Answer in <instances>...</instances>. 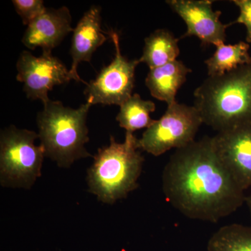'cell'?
Returning a JSON list of instances; mask_svg holds the SVG:
<instances>
[{"label": "cell", "instance_id": "20", "mask_svg": "<svg viewBox=\"0 0 251 251\" xmlns=\"http://www.w3.org/2000/svg\"><path fill=\"white\" fill-rule=\"evenodd\" d=\"M245 202H247L248 207H249L251 218V193L249 196H247V197H246Z\"/></svg>", "mask_w": 251, "mask_h": 251}, {"label": "cell", "instance_id": "15", "mask_svg": "<svg viewBox=\"0 0 251 251\" xmlns=\"http://www.w3.org/2000/svg\"><path fill=\"white\" fill-rule=\"evenodd\" d=\"M249 49L250 45L244 41H239L233 45L221 43L216 46L214 54L204 61L208 76L224 75L251 62Z\"/></svg>", "mask_w": 251, "mask_h": 251}, {"label": "cell", "instance_id": "9", "mask_svg": "<svg viewBox=\"0 0 251 251\" xmlns=\"http://www.w3.org/2000/svg\"><path fill=\"white\" fill-rule=\"evenodd\" d=\"M218 157L244 191L251 188V121L211 137Z\"/></svg>", "mask_w": 251, "mask_h": 251}, {"label": "cell", "instance_id": "11", "mask_svg": "<svg viewBox=\"0 0 251 251\" xmlns=\"http://www.w3.org/2000/svg\"><path fill=\"white\" fill-rule=\"evenodd\" d=\"M72 15L67 6L59 9L46 8L45 11L27 26L22 42L27 49L41 48L43 52L52 50L62 43L72 27Z\"/></svg>", "mask_w": 251, "mask_h": 251}, {"label": "cell", "instance_id": "18", "mask_svg": "<svg viewBox=\"0 0 251 251\" xmlns=\"http://www.w3.org/2000/svg\"><path fill=\"white\" fill-rule=\"evenodd\" d=\"M15 9L25 25H29L45 11L42 0H13Z\"/></svg>", "mask_w": 251, "mask_h": 251}, {"label": "cell", "instance_id": "12", "mask_svg": "<svg viewBox=\"0 0 251 251\" xmlns=\"http://www.w3.org/2000/svg\"><path fill=\"white\" fill-rule=\"evenodd\" d=\"M101 8L93 6L83 15L74 29L70 54L73 62L70 74L73 80H82L77 74V67L82 62H90L92 55L108 38L101 29Z\"/></svg>", "mask_w": 251, "mask_h": 251}, {"label": "cell", "instance_id": "2", "mask_svg": "<svg viewBox=\"0 0 251 251\" xmlns=\"http://www.w3.org/2000/svg\"><path fill=\"white\" fill-rule=\"evenodd\" d=\"M193 95L203 124L218 133L251 121V62L208 76Z\"/></svg>", "mask_w": 251, "mask_h": 251}, {"label": "cell", "instance_id": "17", "mask_svg": "<svg viewBox=\"0 0 251 251\" xmlns=\"http://www.w3.org/2000/svg\"><path fill=\"white\" fill-rule=\"evenodd\" d=\"M207 251H251V226L230 224L218 229L207 244Z\"/></svg>", "mask_w": 251, "mask_h": 251}, {"label": "cell", "instance_id": "14", "mask_svg": "<svg viewBox=\"0 0 251 251\" xmlns=\"http://www.w3.org/2000/svg\"><path fill=\"white\" fill-rule=\"evenodd\" d=\"M179 39L168 29L153 31L145 38L140 62L145 63L150 69H153L177 60L180 54Z\"/></svg>", "mask_w": 251, "mask_h": 251}, {"label": "cell", "instance_id": "3", "mask_svg": "<svg viewBox=\"0 0 251 251\" xmlns=\"http://www.w3.org/2000/svg\"><path fill=\"white\" fill-rule=\"evenodd\" d=\"M138 140L126 132L123 143L111 136L108 146L99 149L87 175L89 191L98 201L113 204L138 188L145 161Z\"/></svg>", "mask_w": 251, "mask_h": 251}, {"label": "cell", "instance_id": "6", "mask_svg": "<svg viewBox=\"0 0 251 251\" xmlns=\"http://www.w3.org/2000/svg\"><path fill=\"white\" fill-rule=\"evenodd\" d=\"M202 124L194 106L175 102L168 105L164 115L144 132L138 140L140 149L158 156L172 149L184 148L195 141Z\"/></svg>", "mask_w": 251, "mask_h": 251}, {"label": "cell", "instance_id": "7", "mask_svg": "<svg viewBox=\"0 0 251 251\" xmlns=\"http://www.w3.org/2000/svg\"><path fill=\"white\" fill-rule=\"evenodd\" d=\"M115 48L112 62L101 69L97 77L86 83L84 91L87 102L96 105H121L133 94L135 72L139 59L129 60L122 55L120 38L115 31L107 32Z\"/></svg>", "mask_w": 251, "mask_h": 251}, {"label": "cell", "instance_id": "16", "mask_svg": "<svg viewBox=\"0 0 251 251\" xmlns=\"http://www.w3.org/2000/svg\"><path fill=\"white\" fill-rule=\"evenodd\" d=\"M156 110V105L151 100L141 98L138 94H134L120 105V110L116 117L120 126L126 132L133 133L142 128H148L155 120L150 114Z\"/></svg>", "mask_w": 251, "mask_h": 251}, {"label": "cell", "instance_id": "13", "mask_svg": "<svg viewBox=\"0 0 251 251\" xmlns=\"http://www.w3.org/2000/svg\"><path fill=\"white\" fill-rule=\"evenodd\" d=\"M191 72L192 70L184 62L175 60L162 67L150 69L145 84L153 97L170 105L176 102V94Z\"/></svg>", "mask_w": 251, "mask_h": 251}, {"label": "cell", "instance_id": "10", "mask_svg": "<svg viewBox=\"0 0 251 251\" xmlns=\"http://www.w3.org/2000/svg\"><path fill=\"white\" fill-rule=\"evenodd\" d=\"M171 9L186 23V29L180 39L196 36L203 45H219L226 41V29L229 24L220 21L221 11L213 10L209 0H169Z\"/></svg>", "mask_w": 251, "mask_h": 251}, {"label": "cell", "instance_id": "8", "mask_svg": "<svg viewBox=\"0 0 251 251\" xmlns=\"http://www.w3.org/2000/svg\"><path fill=\"white\" fill-rule=\"evenodd\" d=\"M16 68V78L24 85L27 98L40 100L44 104L50 100L49 92L54 86L73 80L70 70L52 53L43 52L40 57H35L29 51H23Z\"/></svg>", "mask_w": 251, "mask_h": 251}, {"label": "cell", "instance_id": "5", "mask_svg": "<svg viewBox=\"0 0 251 251\" xmlns=\"http://www.w3.org/2000/svg\"><path fill=\"white\" fill-rule=\"evenodd\" d=\"M39 134L15 126L0 135V184L5 188L30 189L41 175L45 151L36 145Z\"/></svg>", "mask_w": 251, "mask_h": 251}, {"label": "cell", "instance_id": "4", "mask_svg": "<svg viewBox=\"0 0 251 251\" xmlns=\"http://www.w3.org/2000/svg\"><path fill=\"white\" fill-rule=\"evenodd\" d=\"M92 105L86 102L74 109L50 100L38 113L40 145L45 156L60 168H70L75 161L92 156L85 148L89 142L87 115Z\"/></svg>", "mask_w": 251, "mask_h": 251}, {"label": "cell", "instance_id": "19", "mask_svg": "<svg viewBox=\"0 0 251 251\" xmlns=\"http://www.w3.org/2000/svg\"><path fill=\"white\" fill-rule=\"evenodd\" d=\"M232 2L239 9V17L229 23V25L239 23L245 25L247 28V43L251 44V0H234Z\"/></svg>", "mask_w": 251, "mask_h": 251}, {"label": "cell", "instance_id": "1", "mask_svg": "<svg viewBox=\"0 0 251 251\" xmlns=\"http://www.w3.org/2000/svg\"><path fill=\"white\" fill-rule=\"evenodd\" d=\"M162 181L167 201L191 219L219 222L237 211L247 197L220 161L211 137L176 150Z\"/></svg>", "mask_w": 251, "mask_h": 251}]
</instances>
